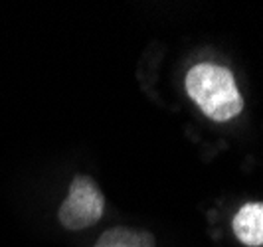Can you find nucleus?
<instances>
[{
  "mask_svg": "<svg viewBox=\"0 0 263 247\" xmlns=\"http://www.w3.org/2000/svg\"><path fill=\"white\" fill-rule=\"evenodd\" d=\"M186 91L212 121L224 123L239 115L243 99L230 69L216 64L194 65L186 75Z\"/></svg>",
  "mask_w": 263,
  "mask_h": 247,
  "instance_id": "1",
  "label": "nucleus"
},
{
  "mask_svg": "<svg viewBox=\"0 0 263 247\" xmlns=\"http://www.w3.org/2000/svg\"><path fill=\"white\" fill-rule=\"evenodd\" d=\"M103 194L89 176H76L69 184V194L60 206V221L67 230L89 227L103 216Z\"/></svg>",
  "mask_w": 263,
  "mask_h": 247,
  "instance_id": "2",
  "label": "nucleus"
},
{
  "mask_svg": "<svg viewBox=\"0 0 263 247\" xmlns=\"http://www.w3.org/2000/svg\"><path fill=\"white\" fill-rule=\"evenodd\" d=\"M234 234L243 245H263V202H253L241 206L234 218Z\"/></svg>",
  "mask_w": 263,
  "mask_h": 247,
  "instance_id": "3",
  "label": "nucleus"
},
{
  "mask_svg": "<svg viewBox=\"0 0 263 247\" xmlns=\"http://www.w3.org/2000/svg\"><path fill=\"white\" fill-rule=\"evenodd\" d=\"M95 247H155V237L131 227H113L97 239Z\"/></svg>",
  "mask_w": 263,
  "mask_h": 247,
  "instance_id": "4",
  "label": "nucleus"
}]
</instances>
